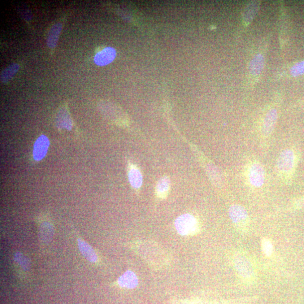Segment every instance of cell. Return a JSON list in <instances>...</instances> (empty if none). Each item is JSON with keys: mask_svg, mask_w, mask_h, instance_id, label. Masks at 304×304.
I'll use <instances>...</instances> for the list:
<instances>
[{"mask_svg": "<svg viewBox=\"0 0 304 304\" xmlns=\"http://www.w3.org/2000/svg\"><path fill=\"white\" fill-rule=\"evenodd\" d=\"M170 179L167 176H163L159 180L156 186V194L159 198L164 199L167 196L170 189Z\"/></svg>", "mask_w": 304, "mask_h": 304, "instance_id": "cell-11", "label": "cell"}, {"mask_svg": "<svg viewBox=\"0 0 304 304\" xmlns=\"http://www.w3.org/2000/svg\"><path fill=\"white\" fill-rule=\"evenodd\" d=\"M258 8V3L256 1L251 2L246 8L244 14V20L246 23L250 22L255 16Z\"/></svg>", "mask_w": 304, "mask_h": 304, "instance_id": "cell-17", "label": "cell"}, {"mask_svg": "<svg viewBox=\"0 0 304 304\" xmlns=\"http://www.w3.org/2000/svg\"><path fill=\"white\" fill-rule=\"evenodd\" d=\"M234 268L241 279L246 282H252L256 278L253 264L246 256L238 254L233 259Z\"/></svg>", "mask_w": 304, "mask_h": 304, "instance_id": "cell-3", "label": "cell"}, {"mask_svg": "<svg viewBox=\"0 0 304 304\" xmlns=\"http://www.w3.org/2000/svg\"><path fill=\"white\" fill-rule=\"evenodd\" d=\"M291 73L293 76L303 75L304 73V61L295 65L291 70Z\"/></svg>", "mask_w": 304, "mask_h": 304, "instance_id": "cell-21", "label": "cell"}, {"mask_svg": "<svg viewBox=\"0 0 304 304\" xmlns=\"http://www.w3.org/2000/svg\"><path fill=\"white\" fill-rule=\"evenodd\" d=\"M116 50L112 47H106L95 55L94 62L98 66H104L111 63L115 59Z\"/></svg>", "mask_w": 304, "mask_h": 304, "instance_id": "cell-8", "label": "cell"}, {"mask_svg": "<svg viewBox=\"0 0 304 304\" xmlns=\"http://www.w3.org/2000/svg\"><path fill=\"white\" fill-rule=\"evenodd\" d=\"M19 66L18 64L14 63L4 69L1 74V81L3 83H6L10 81L14 76L19 70Z\"/></svg>", "mask_w": 304, "mask_h": 304, "instance_id": "cell-16", "label": "cell"}, {"mask_svg": "<svg viewBox=\"0 0 304 304\" xmlns=\"http://www.w3.org/2000/svg\"><path fill=\"white\" fill-rule=\"evenodd\" d=\"M261 246L264 255L267 257H271L273 253L274 248L273 243L270 239L268 238L262 239Z\"/></svg>", "mask_w": 304, "mask_h": 304, "instance_id": "cell-18", "label": "cell"}, {"mask_svg": "<svg viewBox=\"0 0 304 304\" xmlns=\"http://www.w3.org/2000/svg\"><path fill=\"white\" fill-rule=\"evenodd\" d=\"M175 227L181 236H190L199 231V224L195 217L189 214L182 215L176 219Z\"/></svg>", "mask_w": 304, "mask_h": 304, "instance_id": "cell-2", "label": "cell"}, {"mask_svg": "<svg viewBox=\"0 0 304 304\" xmlns=\"http://www.w3.org/2000/svg\"><path fill=\"white\" fill-rule=\"evenodd\" d=\"M78 245L81 253L88 261L91 263L97 262L98 257L96 253L88 243L81 240V239H78Z\"/></svg>", "mask_w": 304, "mask_h": 304, "instance_id": "cell-10", "label": "cell"}, {"mask_svg": "<svg viewBox=\"0 0 304 304\" xmlns=\"http://www.w3.org/2000/svg\"><path fill=\"white\" fill-rule=\"evenodd\" d=\"M50 142L49 139L45 136L39 137L34 145L33 158L36 160H40L45 157L48 151Z\"/></svg>", "mask_w": 304, "mask_h": 304, "instance_id": "cell-7", "label": "cell"}, {"mask_svg": "<svg viewBox=\"0 0 304 304\" xmlns=\"http://www.w3.org/2000/svg\"><path fill=\"white\" fill-rule=\"evenodd\" d=\"M277 111L275 108L268 111L265 116L260 130V140L262 145L266 147L270 142L277 120Z\"/></svg>", "mask_w": 304, "mask_h": 304, "instance_id": "cell-5", "label": "cell"}, {"mask_svg": "<svg viewBox=\"0 0 304 304\" xmlns=\"http://www.w3.org/2000/svg\"><path fill=\"white\" fill-rule=\"evenodd\" d=\"M54 230L53 227L48 223L42 224L40 228V237L43 243L49 242L53 238Z\"/></svg>", "mask_w": 304, "mask_h": 304, "instance_id": "cell-15", "label": "cell"}, {"mask_svg": "<svg viewBox=\"0 0 304 304\" xmlns=\"http://www.w3.org/2000/svg\"><path fill=\"white\" fill-rule=\"evenodd\" d=\"M62 28V24L58 23L54 24L50 29L47 40V45L50 48H54L56 46Z\"/></svg>", "mask_w": 304, "mask_h": 304, "instance_id": "cell-12", "label": "cell"}, {"mask_svg": "<svg viewBox=\"0 0 304 304\" xmlns=\"http://www.w3.org/2000/svg\"><path fill=\"white\" fill-rule=\"evenodd\" d=\"M264 65L263 56L258 54L252 60L250 64V72L254 76L259 75L262 72Z\"/></svg>", "mask_w": 304, "mask_h": 304, "instance_id": "cell-13", "label": "cell"}, {"mask_svg": "<svg viewBox=\"0 0 304 304\" xmlns=\"http://www.w3.org/2000/svg\"><path fill=\"white\" fill-rule=\"evenodd\" d=\"M229 215L236 228L242 231H247L250 225V218L244 207L233 204L229 208Z\"/></svg>", "mask_w": 304, "mask_h": 304, "instance_id": "cell-4", "label": "cell"}, {"mask_svg": "<svg viewBox=\"0 0 304 304\" xmlns=\"http://www.w3.org/2000/svg\"><path fill=\"white\" fill-rule=\"evenodd\" d=\"M129 179L130 184L133 188H140L143 183V177L140 170L137 168H133L129 173Z\"/></svg>", "mask_w": 304, "mask_h": 304, "instance_id": "cell-14", "label": "cell"}, {"mask_svg": "<svg viewBox=\"0 0 304 304\" xmlns=\"http://www.w3.org/2000/svg\"><path fill=\"white\" fill-rule=\"evenodd\" d=\"M251 298H243L241 299L237 300H233L232 301H228V302H224L222 303H215L213 304H249L251 303ZM185 304H197V303H187Z\"/></svg>", "mask_w": 304, "mask_h": 304, "instance_id": "cell-20", "label": "cell"}, {"mask_svg": "<svg viewBox=\"0 0 304 304\" xmlns=\"http://www.w3.org/2000/svg\"><path fill=\"white\" fill-rule=\"evenodd\" d=\"M15 262L20 265L24 271H28L30 269L29 260L20 252H16L14 255Z\"/></svg>", "mask_w": 304, "mask_h": 304, "instance_id": "cell-19", "label": "cell"}, {"mask_svg": "<svg viewBox=\"0 0 304 304\" xmlns=\"http://www.w3.org/2000/svg\"><path fill=\"white\" fill-rule=\"evenodd\" d=\"M247 177L250 184L254 187L259 188L264 184L265 171L261 164L258 161L251 162L247 170Z\"/></svg>", "mask_w": 304, "mask_h": 304, "instance_id": "cell-6", "label": "cell"}, {"mask_svg": "<svg viewBox=\"0 0 304 304\" xmlns=\"http://www.w3.org/2000/svg\"><path fill=\"white\" fill-rule=\"evenodd\" d=\"M299 157L297 152L292 149H287L282 152L278 158L276 164L278 174L287 184L293 181Z\"/></svg>", "mask_w": 304, "mask_h": 304, "instance_id": "cell-1", "label": "cell"}, {"mask_svg": "<svg viewBox=\"0 0 304 304\" xmlns=\"http://www.w3.org/2000/svg\"><path fill=\"white\" fill-rule=\"evenodd\" d=\"M292 206L294 210L304 209V195L294 199Z\"/></svg>", "mask_w": 304, "mask_h": 304, "instance_id": "cell-22", "label": "cell"}, {"mask_svg": "<svg viewBox=\"0 0 304 304\" xmlns=\"http://www.w3.org/2000/svg\"><path fill=\"white\" fill-rule=\"evenodd\" d=\"M118 284L122 288L133 289L137 288L139 281L136 274L128 271L119 278Z\"/></svg>", "mask_w": 304, "mask_h": 304, "instance_id": "cell-9", "label": "cell"}]
</instances>
